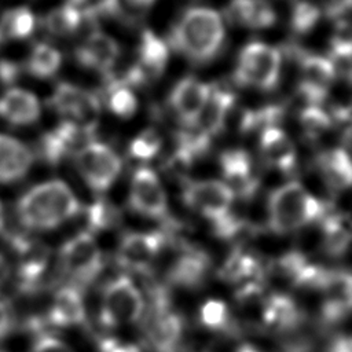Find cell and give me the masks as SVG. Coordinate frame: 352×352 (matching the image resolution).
Instances as JSON below:
<instances>
[{"instance_id":"1","label":"cell","mask_w":352,"mask_h":352,"mask_svg":"<svg viewBox=\"0 0 352 352\" xmlns=\"http://www.w3.org/2000/svg\"><path fill=\"white\" fill-rule=\"evenodd\" d=\"M78 210V199L62 180H50L29 188L16 204L21 221L32 230L55 228Z\"/></svg>"},{"instance_id":"2","label":"cell","mask_w":352,"mask_h":352,"mask_svg":"<svg viewBox=\"0 0 352 352\" xmlns=\"http://www.w3.org/2000/svg\"><path fill=\"white\" fill-rule=\"evenodd\" d=\"M170 44L195 63L210 60L224 40L220 15L208 7L187 10L170 32Z\"/></svg>"},{"instance_id":"3","label":"cell","mask_w":352,"mask_h":352,"mask_svg":"<svg viewBox=\"0 0 352 352\" xmlns=\"http://www.w3.org/2000/svg\"><path fill=\"white\" fill-rule=\"evenodd\" d=\"M324 214V206L298 182L286 183L268 198V226L276 234L297 231Z\"/></svg>"},{"instance_id":"4","label":"cell","mask_w":352,"mask_h":352,"mask_svg":"<svg viewBox=\"0 0 352 352\" xmlns=\"http://www.w3.org/2000/svg\"><path fill=\"white\" fill-rule=\"evenodd\" d=\"M280 52L264 43L253 41L239 54L234 80L239 85L270 91L276 87L280 74Z\"/></svg>"},{"instance_id":"5","label":"cell","mask_w":352,"mask_h":352,"mask_svg":"<svg viewBox=\"0 0 352 352\" xmlns=\"http://www.w3.org/2000/svg\"><path fill=\"white\" fill-rule=\"evenodd\" d=\"M143 308L144 301L135 283L126 276H118L103 290L100 320L107 327L128 324L142 316Z\"/></svg>"},{"instance_id":"6","label":"cell","mask_w":352,"mask_h":352,"mask_svg":"<svg viewBox=\"0 0 352 352\" xmlns=\"http://www.w3.org/2000/svg\"><path fill=\"white\" fill-rule=\"evenodd\" d=\"M77 170L95 192L106 191L121 170L117 153L100 142L89 140L76 151Z\"/></svg>"},{"instance_id":"7","label":"cell","mask_w":352,"mask_h":352,"mask_svg":"<svg viewBox=\"0 0 352 352\" xmlns=\"http://www.w3.org/2000/svg\"><path fill=\"white\" fill-rule=\"evenodd\" d=\"M62 271L77 285H87L102 268V254L89 231L66 241L59 253Z\"/></svg>"},{"instance_id":"8","label":"cell","mask_w":352,"mask_h":352,"mask_svg":"<svg viewBox=\"0 0 352 352\" xmlns=\"http://www.w3.org/2000/svg\"><path fill=\"white\" fill-rule=\"evenodd\" d=\"M183 201L190 209L212 220L216 226L232 214L234 192L220 180L188 182L183 190Z\"/></svg>"},{"instance_id":"9","label":"cell","mask_w":352,"mask_h":352,"mask_svg":"<svg viewBox=\"0 0 352 352\" xmlns=\"http://www.w3.org/2000/svg\"><path fill=\"white\" fill-rule=\"evenodd\" d=\"M153 309L144 323V341L151 352H177L183 338V320L169 309L162 293H155Z\"/></svg>"},{"instance_id":"10","label":"cell","mask_w":352,"mask_h":352,"mask_svg":"<svg viewBox=\"0 0 352 352\" xmlns=\"http://www.w3.org/2000/svg\"><path fill=\"white\" fill-rule=\"evenodd\" d=\"M48 103L55 111L67 117V120L94 131L100 106L99 99L92 92L69 82H59Z\"/></svg>"},{"instance_id":"11","label":"cell","mask_w":352,"mask_h":352,"mask_svg":"<svg viewBox=\"0 0 352 352\" xmlns=\"http://www.w3.org/2000/svg\"><path fill=\"white\" fill-rule=\"evenodd\" d=\"M131 208L147 217L162 219L168 213L165 188L154 170L140 166L133 172L129 188Z\"/></svg>"},{"instance_id":"12","label":"cell","mask_w":352,"mask_h":352,"mask_svg":"<svg viewBox=\"0 0 352 352\" xmlns=\"http://www.w3.org/2000/svg\"><path fill=\"white\" fill-rule=\"evenodd\" d=\"M165 245V236L160 232H128L117 249V263L125 270L147 272L158 258Z\"/></svg>"},{"instance_id":"13","label":"cell","mask_w":352,"mask_h":352,"mask_svg":"<svg viewBox=\"0 0 352 352\" xmlns=\"http://www.w3.org/2000/svg\"><path fill=\"white\" fill-rule=\"evenodd\" d=\"M301 81L298 91L308 106H319L329 92V88L334 80L336 72L329 58L320 55L305 54L300 59Z\"/></svg>"},{"instance_id":"14","label":"cell","mask_w":352,"mask_h":352,"mask_svg":"<svg viewBox=\"0 0 352 352\" xmlns=\"http://www.w3.org/2000/svg\"><path fill=\"white\" fill-rule=\"evenodd\" d=\"M89 131L74 121L66 120L51 132L43 135L40 140V153L51 164H58L72 151H77L81 146L91 140Z\"/></svg>"},{"instance_id":"15","label":"cell","mask_w":352,"mask_h":352,"mask_svg":"<svg viewBox=\"0 0 352 352\" xmlns=\"http://www.w3.org/2000/svg\"><path fill=\"white\" fill-rule=\"evenodd\" d=\"M210 94V85L194 77L182 78L170 94V104L187 128H194Z\"/></svg>"},{"instance_id":"16","label":"cell","mask_w":352,"mask_h":352,"mask_svg":"<svg viewBox=\"0 0 352 352\" xmlns=\"http://www.w3.org/2000/svg\"><path fill=\"white\" fill-rule=\"evenodd\" d=\"M319 290L323 294L322 319L329 324L341 322L351 309V275L346 271H327Z\"/></svg>"},{"instance_id":"17","label":"cell","mask_w":352,"mask_h":352,"mask_svg":"<svg viewBox=\"0 0 352 352\" xmlns=\"http://www.w3.org/2000/svg\"><path fill=\"white\" fill-rule=\"evenodd\" d=\"M220 168L226 184L234 195L250 198L257 190L258 180L253 173L252 160L243 150H228L220 157Z\"/></svg>"},{"instance_id":"18","label":"cell","mask_w":352,"mask_h":352,"mask_svg":"<svg viewBox=\"0 0 352 352\" xmlns=\"http://www.w3.org/2000/svg\"><path fill=\"white\" fill-rule=\"evenodd\" d=\"M120 48L116 40L102 32L91 33L76 51L80 65L103 74L114 66Z\"/></svg>"},{"instance_id":"19","label":"cell","mask_w":352,"mask_h":352,"mask_svg":"<svg viewBox=\"0 0 352 352\" xmlns=\"http://www.w3.org/2000/svg\"><path fill=\"white\" fill-rule=\"evenodd\" d=\"M301 322V312L293 298L285 293H275L265 297L261 326L275 331H290Z\"/></svg>"},{"instance_id":"20","label":"cell","mask_w":352,"mask_h":352,"mask_svg":"<svg viewBox=\"0 0 352 352\" xmlns=\"http://www.w3.org/2000/svg\"><path fill=\"white\" fill-rule=\"evenodd\" d=\"M208 268L206 254L198 249L183 246L168 271V279L184 287H197L204 282Z\"/></svg>"},{"instance_id":"21","label":"cell","mask_w":352,"mask_h":352,"mask_svg":"<svg viewBox=\"0 0 352 352\" xmlns=\"http://www.w3.org/2000/svg\"><path fill=\"white\" fill-rule=\"evenodd\" d=\"M260 151L267 165L289 172L296 164V147L278 126H268L260 136Z\"/></svg>"},{"instance_id":"22","label":"cell","mask_w":352,"mask_h":352,"mask_svg":"<svg viewBox=\"0 0 352 352\" xmlns=\"http://www.w3.org/2000/svg\"><path fill=\"white\" fill-rule=\"evenodd\" d=\"M32 161L33 154L26 144L0 133V183H11L23 177Z\"/></svg>"},{"instance_id":"23","label":"cell","mask_w":352,"mask_h":352,"mask_svg":"<svg viewBox=\"0 0 352 352\" xmlns=\"http://www.w3.org/2000/svg\"><path fill=\"white\" fill-rule=\"evenodd\" d=\"M0 117L15 125H29L40 117L38 99L29 91L11 88L0 96Z\"/></svg>"},{"instance_id":"24","label":"cell","mask_w":352,"mask_h":352,"mask_svg":"<svg viewBox=\"0 0 352 352\" xmlns=\"http://www.w3.org/2000/svg\"><path fill=\"white\" fill-rule=\"evenodd\" d=\"M85 320L84 301L78 287L65 286L59 289L48 309V322L54 326H76Z\"/></svg>"},{"instance_id":"25","label":"cell","mask_w":352,"mask_h":352,"mask_svg":"<svg viewBox=\"0 0 352 352\" xmlns=\"http://www.w3.org/2000/svg\"><path fill=\"white\" fill-rule=\"evenodd\" d=\"M234 102L235 98L230 91L210 87L209 99L194 128L209 138L217 135L223 129Z\"/></svg>"},{"instance_id":"26","label":"cell","mask_w":352,"mask_h":352,"mask_svg":"<svg viewBox=\"0 0 352 352\" xmlns=\"http://www.w3.org/2000/svg\"><path fill=\"white\" fill-rule=\"evenodd\" d=\"M231 22L252 29H264L274 25L276 15L267 0H231L227 8Z\"/></svg>"},{"instance_id":"27","label":"cell","mask_w":352,"mask_h":352,"mask_svg":"<svg viewBox=\"0 0 352 352\" xmlns=\"http://www.w3.org/2000/svg\"><path fill=\"white\" fill-rule=\"evenodd\" d=\"M318 166L326 186L333 191H342L349 187L352 179L351 161L344 148L322 153L318 158Z\"/></svg>"},{"instance_id":"28","label":"cell","mask_w":352,"mask_h":352,"mask_svg":"<svg viewBox=\"0 0 352 352\" xmlns=\"http://www.w3.org/2000/svg\"><path fill=\"white\" fill-rule=\"evenodd\" d=\"M15 246L21 257L18 272L22 286L33 287L47 267L48 249L41 243L19 238L15 241Z\"/></svg>"},{"instance_id":"29","label":"cell","mask_w":352,"mask_h":352,"mask_svg":"<svg viewBox=\"0 0 352 352\" xmlns=\"http://www.w3.org/2000/svg\"><path fill=\"white\" fill-rule=\"evenodd\" d=\"M139 70L144 77H158L168 63V45L162 38L150 30L142 33L139 48Z\"/></svg>"},{"instance_id":"30","label":"cell","mask_w":352,"mask_h":352,"mask_svg":"<svg viewBox=\"0 0 352 352\" xmlns=\"http://www.w3.org/2000/svg\"><path fill=\"white\" fill-rule=\"evenodd\" d=\"M351 239V221L345 213H331L323 221V248L330 256L342 254Z\"/></svg>"},{"instance_id":"31","label":"cell","mask_w":352,"mask_h":352,"mask_svg":"<svg viewBox=\"0 0 352 352\" xmlns=\"http://www.w3.org/2000/svg\"><path fill=\"white\" fill-rule=\"evenodd\" d=\"M220 276L227 282H242L249 278H258L260 264L253 254L238 249L224 261Z\"/></svg>"},{"instance_id":"32","label":"cell","mask_w":352,"mask_h":352,"mask_svg":"<svg viewBox=\"0 0 352 352\" xmlns=\"http://www.w3.org/2000/svg\"><path fill=\"white\" fill-rule=\"evenodd\" d=\"M34 29V16L25 7L7 11L0 19V43L6 40L25 38Z\"/></svg>"},{"instance_id":"33","label":"cell","mask_w":352,"mask_h":352,"mask_svg":"<svg viewBox=\"0 0 352 352\" xmlns=\"http://www.w3.org/2000/svg\"><path fill=\"white\" fill-rule=\"evenodd\" d=\"M60 62L62 56L58 50L48 44L40 43L33 47L26 63V69L34 77L48 78L58 72Z\"/></svg>"},{"instance_id":"34","label":"cell","mask_w":352,"mask_h":352,"mask_svg":"<svg viewBox=\"0 0 352 352\" xmlns=\"http://www.w3.org/2000/svg\"><path fill=\"white\" fill-rule=\"evenodd\" d=\"M82 21V12L73 4H65L48 12L44 26L51 34L69 36L74 33Z\"/></svg>"},{"instance_id":"35","label":"cell","mask_w":352,"mask_h":352,"mask_svg":"<svg viewBox=\"0 0 352 352\" xmlns=\"http://www.w3.org/2000/svg\"><path fill=\"white\" fill-rule=\"evenodd\" d=\"M107 106L118 117H131L138 107L135 94L121 80H113L107 88Z\"/></svg>"},{"instance_id":"36","label":"cell","mask_w":352,"mask_h":352,"mask_svg":"<svg viewBox=\"0 0 352 352\" xmlns=\"http://www.w3.org/2000/svg\"><path fill=\"white\" fill-rule=\"evenodd\" d=\"M87 217L89 228L99 231L114 227L120 221V212L113 204L104 199H98L89 206Z\"/></svg>"},{"instance_id":"37","label":"cell","mask_w":352,"mask_h":352,"mask_svg":"<svg viewBox=\"0 0 352 352\" xmlns=\"http://www.w3.org/2000/svg\"><path fill=\"white\" fill-rule=\"evenodd\" d=\"M161 136L154 129L142 131L129 146V153L132 157L138 160H150L157 155L161 148Z\"/></svg>"},{"instance_id":"38","label":"cell","mask_w":352,"mask_h":352,"mask_svg":"<svg viewBox=\"0 0 352 352\" xmlns=\"http://www.w3.org/2000/svg\"><path fill=\"white\" fill-rule=\"evenodd\" d=\"M202 324L213 330H224L230 327V312L220 300H208L199 311Z\"/></svg>"},{"instance_id":"39","label":"cell","mask_w":352,"mask_h":352,"mask_svg":"<svg viewBox=\"0 0 352 352\" xmlns=\"http://www.w3.org/2000/svg\"><path fill=\"white\" fill-rule=\"evenodd\" d=\"M320 16L319 8L308 1H298L292 12V29L297 34H305L314 29Z\"/></svg>"},{"instance_id":"40","label":"cell","mask_w":352,"mask_h":352,"mask_svg":"<svg viewBox=\"0 0 352 352\" xmlns=\"http://www.w3.org/2000/svg\"><path fill=\"white\" fill-rule=\"evenodd\" d=\"M300 122L304 128V132L312 138L322 135L331 125L330 116L326 111H323L319 106L305 107L300 114Z\"/></svg>"},{"instance_id":"41","label":"cell","mask_w":352,"mask_h":352,"mask_svg":"<svg viewBox=\"0 0 352 352\" xmlns=\"http://www.w3.org/2000/svg\"><path fill=\"white\" fill-rule=\"evenodd\" d=\"M106 14L124 15V11H140L148 8L154 0H102Z\"/></svg>"},{"instance_id":"42","label":"cell","mask_w":352,"mask_h":352,"mask_svg":"<svg viewBox=\"0 0 352 352\" xmlns=\"http://www.w3.org/2000/svg\"><path fill=\"white\" fill-rule=\"evenodd\" d=\"M30 352H73V351L63 341L51 336H43L36 341Z\"/></svg>"},{"instance_id":"43","label":"cell","mask_w":352,"mask_h":352,"mask_svg":"<svg viewBox=\"0 0 352 352\" xmlns=\"http://www.w3.org/2000/svg\"><path fill=\"white\" fill-rule=\"evenodd\" d=\"M14 324V314L10 308V304L4 300H0V340L4 338Z\"/></svg>"},{"instance_id":"44","label":"cell","mask_w":352,"mask_h":352,"mask_svg":"<svg viewBox=\"0 0 352 352\" xmlns=\"http://www.w3.org/2000/svg\"><path fill=\"white\" fill-rule=\"evenodd\" d=\"M100 352H140V351L131 344H118L113 340H106L100 344Z\"/></svg>"},{"instance_id":"45","label":"cell","mask_w":352,"mask_h":352,"mask_svg":"<svg viewBox=\"0 0 352 352\" xmlns=\"http://www.w3.org/2000/svg\"><path fill=\"white\" fill-rule=\"evenodd\" d=\"M326 352H352L351 349V338L348 336H337L334 337Z\"/></svg>"},{"instance_id":"46","label":"cell","mask_w":352,"mask_h":352,"mask_svg":"<svg viewBox=\"0 0 352 352\" xmlns=\"http://www.w3.org/2000/svg\"><path fill=\"white\" fill-rule=\"evenodd\" d=\"M10 274V265L3 254H0V286L6 282L7 276Z\"/></svg>"},{"instance_id":"47","label":"cell","mask_w":352,"mask_h":352,"mask_svg":"<svg viewBox=\"0 0 352 352\" xmlns=\"http://www.w3.org/2000/svg\"><path fill=\"white\" fill-rule=\"evenodd\" d=\"M236 352H258V351L250 345H242V346H239V349Z\"/></svg>"},{"instance_id":"48","label":"cell","mask_w":352,"mask_h":352,"mask_svg":"<svg viewBox=\"0 0 352 352\" xmlns=\"http://www.w3.org/2000/svg\"><path fill=\"white\" fill-rule=\"evenodd\" d=\"M3 227H4V210H3V206L0 202V231L3 230Z\"/></svg>"},{"instance_id":"49","label":"cell","mask_w":352,"mask_h":352,"mask_svg":"<svg viewBox=\"0 0 352 352\" xmlns=\"http://www.w3.org/2000/svg\"><path fill=\"white\" fill-rule=\"evenodd\" d=\"M84 0H69V4H73V6H77L80 3H82Z\"/></svg>"},{"instance_id":"50","label":"cell","mask_w":352,"mask_h":352,"mask_svg":"<svg viewBox=\"0 0 352 352\" xmlns=\"http://www.w3.org/2000/svg\"><path fill=\"white\" fill-rule=\"evenodd\" d=\"M0 352H4V351H0Z\"/></svg>"}]
</instances>
